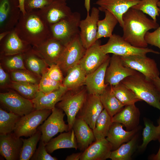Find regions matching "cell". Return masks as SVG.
I'll return each instance as SVG.
<instances>
[{"label":"cell","mask_w":160,"mask_h":160,"mask_svg":"<svg viewBox=\"0 0 160 160\" xmlns=\"http://www.w3.org/2000/svg\"><path fill=\"white\" fill-rule=\"evenodd\" d=\"M123 35L127 41L139 48L147 47L145 36L148 31L159 26L157 22L149 18L141 11L131 7L123 15Z\"/></svg>","instance_id":"1"},{"label":"cell","mask_w":160,"mask_h":160,"mask_svg":"<svg viewBox=\"0 0 160 160\" xmlns=\"http://www.w3.org/2000/svg\"><path fill=\"white\" fill-rule=\"evenodd\" d=\"M158 126H156V131L157 134L159 137L160 136V117L157 120Z\"/></svg>","instance_id":"55"},{"label":"cell","mask_w":160,"mask_h":160,"mask_svg":"<svg viewBox=\"0 0 160 160\" xmlns=\"http://www.w3.org/2000/svg\"><path fill=\"white\" fill-rule=\"evenodd\" d=\"M87 75L78 63L67 72L63 82V85L68 90H77L85 84Z\"/></svg>","instance_id":"30"},{"label":"cell","mask_w":160,"mask_h":160,"mask_svg":"<svg viewBox=\"0 0 160 160\" xmlns=\"http://www.w3.org/2000/svg\"><path fill=\"white\" fill-rule=\"evenodd\" d=\"M23 144L21 138L12 132L0 134V155L7 160H19Z\"/></svg>","instance_id":"21"},{"label":"cell","mask_w":160,"mask_h":160,"mask_svg":"<svg viewBox=\"0 0 160 160\" xmlns=\"http://www.w3.org/2000/svg\"><path fill=\"white\" fill-rule=\"evenodd\" d=\"M140 0H97L95 4L100 11L105 10L112 13L117 19L120 26H123L122 17L128 10L137 4Z\"/></svg>","instance_id":"19"},{"label":"cell","mask_w":160,"mask_h":160,"mask_svg":"<svg viewBox=\"0 0 160 160\" xmlns=\"http://www.w3.org/2000/svg\"><path fill=\"white\" fill-rule=\"evenodd\" d=\"M21 12L19 0H0V33L14 29Z\"/></svg>","instance_id":"13"},{"label":"cell","mask_w":160,"mask_h":160,"mask_svg":"<svg viewBox=\"0 0 160 160\" xmlns=\"http://www.w3.org/2000/svg\"><path fill=\"white\" fill-rule=\"evenodd\" d=\"M25 0H19V7L21 12L23 14H25L26 12L24 7V2Z\"/></svg>","instance_id":"52"},{"label":"cell","mask_w":160,"mask_h":160,"mask_svg":"<svg viewBox=\"0 0 160 160\" xmlns=\"http://www.w3.org/2000/svg\"><path fill=\"white\" fill-rule=\"evenodd\" d=\"M68 90L63 85L58 89L47 94L39 90L35 98L31 100L35 110H52Z\"/></svg>","instance_id":"23"},{"label":"cell","mask_w":160,"mask_h":160,"mask_svg":"<svg viewBox=\"0 0 160 160\" xmlns=\"http://www.w3.org/2000/svg\"><path fill=\"white\" fill-rule=\"evenodd\" d=\"M9 87L23 97L32 100L39 90V84L32 83L11 81Z\"/></svg>","instance_id":"38"},{"label":"cell","mask_w":160,"mask_h":160,"mask_svg":"<svg viewBox=\"0 0 160 160\" xmlns=\"http://www.w3.org/2000/svg\"><path fill=\"white\" fill-rule=\"evenodd\" d=\"M153 83L160 91V78L159 76L154 79L153 80Z\"/></svg>","instance_id":"53"},{"label":"cell","mask_w":160,"mask_h":160,"mask_svg":"<svg viewBox=\"0 0 160 160\" xmlns=\"http://www.w3.org/2000/svg\"><path fill=\"white\" fill-rule=\"evenodd\" d=\"M90 0H84V6L87 12V13H89L90 9Z\"/></svg>","instance_id":"51"},{"label":"cell","mask_w":160,"mask_h":160,"mask_svg":"<svg viewBox=\"0 0 160 160\" xmlns=\"http://www.w3.org/2000/svg\"><path fill=\"white\" fill-rule=\"evenodd\" d=\"M61 109L55 107L43 124L38 128L41 133L40 140L46 145L58 133L69 131L68 124L65 123L64 117L65 113Z\"/></svg>","instance_id":"8"},{"label":"cell","mask_w":160,"mask_h":160,"mask_svg":"<svg viewBox=\"0 0 160 160\" xmlns=\"http://www.w3.org/2000/svg\"><path fill=\"white\" fill-rule=\"evenodd\" d=\"M140 113L135 104L126 105L112 118L113 122L121 123L127 131L133 130L138 127Z\"/></svg>","instance_id":"27"},{"label":"cell","mask_w":160,"mask_h":160,"mask_svg":"<svg viewBox=\"0 0 160 160\" xmlns=\"http://www.w3.org/2000/svg\"><path fill=\"white\" fill-rule=\"evenodd\" d=\"M87 94L86 88L68 90L56 104L55 107L61 109L66 114L69 131L72 129L77 114L82 107Z\"/></svg>","instance_id":"5"},{"label":"cell","mask_w":160,"mask_h":160,"mask_svg":"<svg viewBox=\"0 0 160 160\" xmlns=\"http://www.w3.org/2000/svg\"><path fill=\"white\" fill-rule=\"evenodd\" d=\"M0 42L1 55H11L24 53L32 47L31 45L18 36L14 28Z\"/></svg>","instance_id":"22"},{"label":"cell","mask_w":160,"mask_h":160,"mask_svg":"<svg viewBox=\"0 0 160 160\" xmlns=\"http://www.w3.org/2000/svg\"><path fill=\"white\" fill-rule=\"evenodd\" d=\"M81 19L80 13L74 12L69 16L49 25L51 37L65 45L79 35Z\"/></svg>","instance_id":"4"},{"label":"cell","mask_w":160,"mask_h":160,"mask_svg":"<svg viewBox=\"0 0 160 160\" xmlns=\"http://www.w3.org/2000/svg\"><path fill=\"white\" fill-rule=\"evenodd\" d=\"M18 36L32 47L40 45L51 38L49 26L39 14L37 10L21 12L14 28Z\"/></svg>","instance_id":"2"},{"label":"cell","mask_w":160,"mask_h":160,"mask_svg":"<svg viewBox=\"0 0 160 160\" xmlns=\"http://www.w3.org/2000/svg\"><path fill=\"white\" fill-rule=\"evenodd\" d=\"M12 81L27 82L39 84L41 78L28 70L20 69L10 72Z\"/></svg>","instance_id":"41"},{"label":"cell","mask_w":160,"mask_h":160,"mask_svg":"<svg viewBox=\"0 0 160 160\" xmlns=\"http://www.w3.org/2000/svg\"><path fill=\"white\" fill-rule=\"evenodd\" d=\"M47 71L42 73L39 84V90L46 94L58 89L63 85L62 83L49 78L47 75Z\"/></svg>","instance_id":"43"},{"label":"cell","mask_w":160,"mask_h":160,"mask_svg":"<svg viewBox=\"0 0 160 160\" xmlns=\"http://www.w3.org/2000/svg\"><path fill=\"white\" fill-rule=\"evenodd\" d=\"M37 11L49 26L69 16L72 13L66 0H54L49 4Z\"/></svg>","instance_id":"16"},{"label":"cell","mask_w":160,"mask_h":160,"mask_svg":"<svg viewBox=\"0 0 160 160\" xmlns=\"http://www.w3.org/2000/svg\"><path fill=\"white\" fill-rule=\"evenodd\" d=\"M54 0H25L24 7L26 12L41 9Z\"/></svg>","instance_id":"45"},{"label":"cell","mask_w":160,"mask_h":160,"mask_svg":"<svg viewBox=\"0 0 160 160\" xmlns=\"http://www.w3.org/2000/svg\"><path fill=\"white\" fill-rule=\"evenodd\" d=\"M111 86L114 95L124 106L134 104L141 101L130 89L121 82L115 86Z\"/></svg>","instance_id":"33"},{"label":"cell","mask_w":160,"mask_h":160,"mask_svg":"<svg viewBox=\"0 0 160 160\" xmlns=\"http://www.w3.org/2000/svg\"><path fill=\"white\" fill-rule=\"evenodd\" d=\"M100 47L106 54L112 53L120 56L145 55L148 53L160 54L159 52L148 47L143 48L134 47L126 41L122 36L115 34H113L109 38L106 44L101 45Z\"/></svg>","instance_id":"6"},{"label":"cell","mask_w":160,"mask_h":160,"mask_svg":"<svg viewBox=\"0 0 160 160\" xmlns=\"http://www.w3.org/2000/svg\"><path fill=\"white\" fill-rule=\"evenodd\" d=\"M158 140L160 143V147L157 153L155 155H153L150 156V159L153 160H160V136Z\"/></svg>","instance_id":"50"},{"label":"cell","mask_w":160,"mask_h":160,"mask_svg":"<svg viewBox=\"0 0 160 160\" xmlns=\"http://www.w3.org/2000/svg\"><path fill=\"white\" fill-rule=\"evenodd\" d=\"M52 110H35L21 116L16 123L13 133L17 137H30L37 131L38 128L48 117Z\"/></svg>","instance_id":"7"},{"label":"cell","mask_w":160,"mask_h":160,"mask_svg":"<svg viewBox=\"0 0 160 160\" xmlns=\"http://www.w3.org/2000/svg\"><path fill=\"white\" fill-rule=\"evenodd\" d=\"M82 152L73 153L68 156L65 159V160H80Z\"/></svg>","instance_id":"49"},{"label":"cell","mask_w":160,"mask_h":160,"mask_svg":"<svg viewBox=\"0 0 160 160\" xmlns=\"http://www.w3.org/2000/svg\"><path fill=\"white\" fill-rule=\"evenodd\" d=\"M138 135L137 133L126 143L111 151L110 159L112 160H130L135 149Z\"/></svg>","instance_id":"34"},{"label":"cell","mask_w":160,"mask_h":160,"mask_svg":"<svg viewBox=\"0 0 160 160\" xmlns=\"http://www.w3.org/2000/svg\"><path fill=\"white\" fill-rule=\"evenodd\" d=\"M100 96L104 108L111 117L124 106L114 95L111 85H108Z\"/></svg>","instance_id":"31"},{"label":"cell","mask_w":160,"mask_h":160,"mask_svg":"<svg viewBox=\"0 0 160 160\" xmlns=\"http://www.w3.org/2000/svg\"><path fill=\"white\" fill-rule=\"evenodd\" d=\"M110 58H108L95 71L87 75L84 85L88 94L100 95L108 86L105 83V77Z\"/></svg>","instance_id":"20"},{"label":"cell","mask_w":160,"mask_h":160,"mask_svg":"<svg viewBox=\"0 0 160 160\" xmlns=\"http://www.w3.org/2000/svg\"><path fill=\"white\" fill-rule=\"evenodd\" d=\"M38 148L30 159L31 160H57V159L53 157L47 151L46 144L40 140Z\"/></svg>","instance_id":"44"},{"label":"cell","mask_w":160,"mask_h":160,"mask_svg":"<svg viewBox=\"0 0 160 160\" xmlns=\"http://www.w3.org/2000/svg\"><path fill=\"white\" fill-rule=\"evenodd\" d=\"M46 148L49 153L57 149L63 148H74L77 150L78 145L74 130L61 133L56 137L52 138L46 144Z\"/></svg>","instance_id":"28"},{"label":"cell","mask_w":160,"mask_h":160,"mask_svg":"<svg viewBox=\"0 0 160 160\" xmlns=\"http://www.w3.org/2000/svg\"><path fill=\"white\" fill-rule=\"evenodd\" d=\"M105 18L97 22V40L102 37L109 38L112 35L114 28L118 23L116 17L109 11L105 10Z\"/></svg>","instance_id":"32"},{"label":"cell","mask_w":160,"mask_h":160,"mask_svg":"<svg viewBox=\"0 0 160 160\" xmlns=\"http://www.w3.org/2000/svg\"><path fill=\"white\" fill-rule=\"evenodd\" d=\"M47 74L51 79L63 83L64 79L63 73L58 64H53L49 66L47 71Z\"/></svg>","instance_id":"46"},{"label":"cell","mask_w":160,"mask_h":160,"mask_svg":"<svg viewBox=\"0 0 160 160\" xmlns=\"http://www.w3.org/2000/svg\"><path fill=\"white\" fill-rule=\"evenodd\" d=\"M86 49L81 42L79 35L65 46L58 65L63 74L78 64L84 55Z\"/></svg>","instance_id":"11"},{"label":"cell","mask_w":160,"mask_h":160,"mask_svg":"<svg viewBox=\"0 0 160 160\" xmlns=\"http://www.w3.org/2000/svg\"><path fill=\"white\" fill-rule=\"evenodd\" d=\"M145 39L148 44L157 47L160 49V26L153 32H147Z\"/></svg>","instance_id":"47"},{"label":"cell","mask_w":160,"mask_h":160,"mask_svg":"<svg viewBox=\"0 0 160 160\" xmlns=\"http://www.w3.org/2000/svg\"><path fill=\"white\" fill-rule=\"evenodd\" d=\"M137 72L126 66L120 56L113 54L106 70L105 83L108 85L115 86L126 77Z\"/></svg>","instance_id":"14"},{"label":"cell","mask_w":160,"mask_h":160,"mask_svg":"<svg viewBox=\"0 0 160 160\" xmlns=\"http://www.w3.org/2000/svg\"><path fill=\"white\" fill-rule=\"evenodd\" d=\"M65 46L60 41L51 38L40 45L32 48L49 67L58 64Z\"/></svg>","instance_id":"17"},{"label":"cell","mask_w":160,"mask_h":160,"mask_svg":"<svg viewBox=\"0 0 160 160\" xmlns=\"http://www.w3.org/2000/svg\"><path fill=\"white\" fill-rule=\"evenodd\" d=\"M101 41L99 39L86 49L85 53L78 64L86 75L98 68L110 57L108 54H105L100 47Z\"/></svg>","instance_id":"15"},{"label":"cell","mask_w":160,"mask_h":160,"mask_svg":"<svg viewBox=\"0 0 160 160\" xmlns=\"http://www.w3.org/2000/svg\"><path fill=\"white\" fill-rule=\"evenodd\" d=\"M21 116L0 108V134L13 131L16 124Z\"/></svg>","instance_id":"37"},{"label":"cell","mask_w":160,"mask_h":160,"mask_svg":"<svg viewBox=\"0 0 160 160\" xmlns=\"http://www.w3.org/2000/svg\"><path fill=\"white\" fill-rule=\"evenodd\" d=\"M112 118L104 109L97 118L93 129L95 140L106 138L112 124Z\"/></svg>","instance_id":"35"},{"label":"cell","mask_w":160,"mask_h":160,"mask_svg":"<svg viewBox=\"0 0 160 160\" xmlns=\"http://www.w3.org/2000/svg\"><path fill=\"white\" fill-rule=\"evenodd\" d=\"M144 122L145 127L142 133L143 142L139 147L141 150L145 149L150 141L158 140L159 137L157 132L156 126L146 119H144Z\"/></svg>","instance_id":"42"},{"label":"cell","mask_w":160,"mask_h":160,"mask_svg":"<svg viewBox=\"0 0 160 160\" xmlns=\"http://www.w3.org/2000/svg\"><path fill=\"white\" fill-rule=\"evenodd\" d=\"M104 109L100 95L88 93L86 100L76 117L84 120L93 130L95 128L96 121Z\"/></svg>","instance_id":"18"},{"label":"cell","mask_w":160,"mask_h":160,"mask_svg":"<svg viewBox=\"0 0 160 160\" xmlns=\"http://www.w3.org/2000/svg\"><path fill=\"white\" fill-rule=\"evenodd\" d=\"M121 57L126 66L141 73L148 79L152 81L159 76L160 72L155 60L146 55Z\"/></svg>","instance_id":"10"},{"label":"cell","mask_w":160,"mask_h":160,"mask_svg":"<svg viewBox=\"0 0 160 160\" xmlns=\"http://www.w3.org/2000/svg\"><path fill=\"white\" fill-rule=\"evenodd\" d=\"M0 103L4 110L20 116L35 110L31 100L23 97L17 92L12 90L0 93Z\"/></svg>","instance_id":"9"},{"label":"cell","mask_w":160,"mask_h":160,"mask_svg":"<svg viewBox=\"0 0 160 160\" xmlns=\"http://www.w3.org/2000/svg\"><path fill=\"white\" fill-rule=\"evenodd\" d=\"M4 65L10 71L20 69L27 70L25 66L23 53L11 55H1Z\"/></svg>","instance_id":"40"},{"label":"cell","mask_w":160,"mask_h":160,"mask_svg":"<svg viewBox=\"0 0 160 160\" xmlns=\"http://www.w3.org/2000/svg\"><path fill=\"white\" fill-rule=\"evenodd\" d=\"M159 0H140L139 2L132 7L139 10L149 15L154 21L159 15L158 3Z\"/></svg>","instance_id":"39"},{"label":"cell","mask_w":160,"mask_h":160,"mask_svg":"<svg viewBox=\"0 0 160 160\" xmlns=\"http://www.w3.org/2000/svg\"><path fill=\"white\" fill-rule=\"evenodd\" d=\"M41 133L38 129L33 135L27 139L21 138L23 144L21 149L19 160H29L36 149V146L40 140Z\"/></svg>","instance_id":"36"},{"label":"cell","mask_w":160,"mask_h":160,"mask_svg":"<svg viewBox=\"0 0 160 160\" xmlns=\"http://www.w3.org/2000/svg\"><path fill=\"white\" fill-rule=\"evenodd\" d=\"M10 31H4L0 33V41L1 40L4 38L6 36Z\"/></svg>","instance_id":"54"},{"label":"cell","mask_w":160,"mask_h":160,"mask_svg":"<svg viewBox=\"0 0 160 160\" xmlns=\"http://www.w3.org/2000/svg\"><path fill=\"white\" fill-rule=\"evenodd\" d=\"M26 69L41 78L42 73L49 68L44 60L32 47L23 53Z\"/></svg>","instance_id":"29"},{"label":"cell","mask_w":160,"mask_h":160,"mask_svg":"<svg viewBox=\"0 0 160 160\" xmlns=\"http://www.w3.org/2000/svg\"><path fill=\"white\" fill-rule=\"evenodd\" d=\"M158 6L159 9V13L160 14V0H159L158 3Z\"/></svg>","instance_id":"56"},{"label":"cell","mask_w":160,"mask_h":160,"mask_svg":"<svg viewBox=\"0 0 160 160\" xmlns=\"http://www.w3.org/2000/svg\"><path fill=\"white\" fill-rule=\"evenodd\" d=\"M121 82L141 100L160 111V91L152 81L138 72L126 77Z\"/></svg>","instance_id":"3"},{"label":"cell","mask_w":160,"mask_h":160,"mask_svg":"<svg viewBox=\"0 0 160 160\" xmlns=\"http://www.w3.org/2000/svg\"><path fill=\"white\" fill-rule=\"evenodd\" d=\"M124 125L116 122H113L108 132L106 139L111 144L113 150H116L125 142L131 140L139 130L140 127L130 131H126L123 128Z\"/></svg>","instance_id":"25"},{"label":"cell","mask_w":160,"mask_h":160,"mask_svg":"<svg viewBox=\"0 0 160 160\" xmlns=\"http://www.w3.org/2000/svg\"><path fill=\"white\" fill-rule=\"evenodd\" d=\"M72 129L80 150L84 151L95 140L92 129L82 119L76 117Z\"/></svg>","instance_id":"26"},{"label":"cell","mask_w":160,"mask_h":160,"mask_svg":"<svg viewBox=\"0 0 160 160\" xmlns=\"http://www.w3.org/2000/svg\"><path fill=\"white\" fill-rule=\"evenodd\" d=\"M112 145L106 138L95 140L82 152L80 160H105L110 159Z\"/></svg>","instance_id":"24"},{"label":"cell","mask_w":160,"mask_h":160,"mask_svg":"<svg viewBox=\"0 0 160 160\" xmlns=\"http://www.w3.org/2000/svg\"><path fill=\"white\" fill-rule=\"evenodd\" d=\"M100 11L98 8L92 7L90 14L87 13L86 18L80 21L79 36L82 43L86 49L94 44L97 40V22Z\"/></svg>","instance_id":"12"},{"label":"cell","mask_w":160,"mask_h":160,"mask_svg":"<svg viewBox=\"0 0 160 160\" xmlns=\"http://www.w3.org/2000/svg\"><path fill=\"white\" fill-rule=\"evenodd\" d=\"M10 76L3 68L2 65H0V86L1 87H4L10 85L12 80H10Z\"/></svg>","instance_id":"48"}]
</instances>
